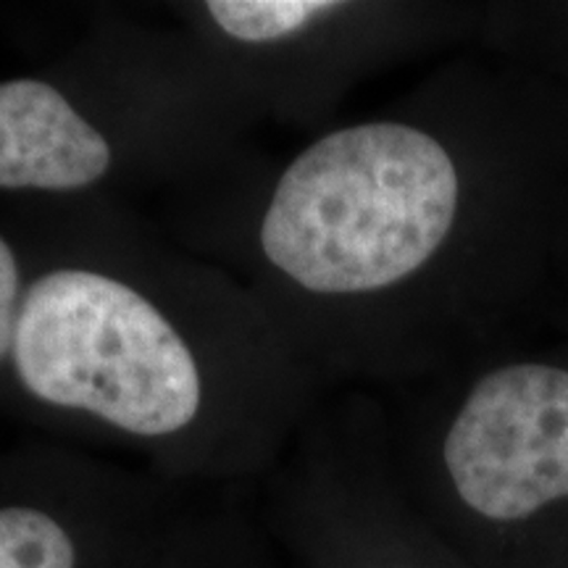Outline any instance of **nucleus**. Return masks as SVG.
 <instances>
[{"mask_svg":"<svg viewBox=\"0 0 568 568\" xmlns=\"http://www.w3.org/2000/svg\"><path fill=\"white\" fill-rule=\"evenodd\" d=\"M27 290V264L19 247L0 232V368H9L13 335Z\"/></svg>","mask_w":568,"mask_h":568,"instance_id":"obj_7","label":"nucleus"},{"mask_svg":"<svg viewBox=\"0 0 568 568\" xmlns=\"http://www.w3.org/2000/svg\"><path fill=\"white\" fill-rule=\"evenodd\" d=\"M155 568H287L261 521L253 489L197 493Z\"/></svg>","mask_w":568,"mask_h":568,"instance_id":"obj_6","label":"nucleus"},{"mask_svg":"<svg viewBox=\"0 0 568 568\" xmlns=\"http://www.w3.org/2000/svg\"><path fill=\"white\" fill-rule=\"evenodd\" d=\"M379 9L343 0H187L166 17L195 42L255 124L324 130L382 38Z\"/></svg>","mask_w":568,"mask_h":568,"instance_id":"obj_5","label":"nucleus"},{"mask_svg":"<svg viewBox=\"0 0 568 568\" xmlns=\"http://www.w3.org/2000/svg\"><path fill=\"white\" fill-rule=\"evenodd\" d=\"M9 374L67 445L255 489L324 385L245 282L122 201H45Z\"/></svg>","mask_w":568,"mask_h":568,"instance_id":"obj_1","label":"nucleus"},{"mask_svg":"<svg viewBox=\"0 0 568 568\" xmlns=\"http://www.w3.org/2000/svg\"><path fill=\"white\" fill-rule=\"evenodd\" d=\"M253 497L287 568H474L403 493L376 426L324 397Z\"/></svg>","mask_w":568,"mask_h":568,"instance_id":"obj_3","label":"nucleus"},{"mask_svg":"<svg viewBox=\"0 0 568 568\" xmlns=\"http://www.w3.org/2000/svg\"><path fill=\"white\" fill-rule=\"evenodd\" d=\"M261 130L174 21L103 17L48 71L0 82V190L38 201L203 193Z\"/></svg>","mask_w":568,"mask_h":568,"instance_id":"obj_2","label":"nucleus"},{"mask_svg":"<svg viewBox=\"0 0 568 568\" xmlns=\"http://www.w3.org/2000/svg\"><path fill=\"white\" fill-rule=\"evenodd\" d=\"M190 489L74 445L0 460V568H155Z\"/></svg>","mask_w":568,"mask_h":568,"instance_id":"obj_4","label":"nucleus"}]
</instances>
